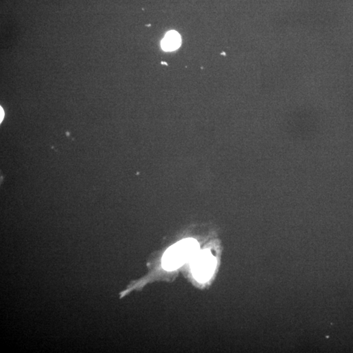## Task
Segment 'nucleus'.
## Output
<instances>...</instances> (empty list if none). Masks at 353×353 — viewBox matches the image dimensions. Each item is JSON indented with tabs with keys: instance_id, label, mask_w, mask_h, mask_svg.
<instances>
[{
	"instance_id": "obj_2",
	"label": "nucleus",
	"mask_w": 353,
	"mask_h": 353,
	"mask_svg": "<svg viewBox=\"0 0 353 353\" xmlns=\"http://www.w3.org/2000/svg\"><path fill=\"white\" fill-rule=\"evenodd\" d=\"M190 262L192 275L195 279L198 282L205 283L214 273L217 259L209 249L199 250Z\"/></svg>"
},
{
	"instance_id": "obj_4",
	"label": "nucleus",
	"mask_w": 353,
	"mask_h": 353,
	"mask_svg": "<svg viewBox=\"0 0 353 353\" xmlns=\"http://www.w3.org/2000/svg\"><path fill=\"white\" fill-rule=\"evenodd\" d=\"M0 112H1V117H0V122H2V120H4V109H2V107H1V108H0Z\"/></svg>"
},
{
	"instance_id": "obj_1",
	"label": "nucleus",
	"mask_w": 353,
	"mask_h": 353,
	"mask_svg": "<svg viewBox=\"0 0 353 353\" xmlns=\"http://www.w3.org/2000/svg\"><path fill=\"white\" fill-rule=\"evenodd\" d=\"M199 251V245L194 239H185L169 247L162 259L163 268L174 271L190 262Z\"/></svg>"
},
{
	"instance_id": "obj_3",
	"label": "nucleus",
	"mask_w": 353,
	"mask_h": 353,
	"mask_svg": "<svg viewBox=\"0 0 353 353\" xmlns=\"http://www.w3.org/2000/svg\"><path fill=\"white\" fill-rule=\"evenodd\" d=\"M181 39L180 35L175 31H170L166 34L162 41V48L166 51H170L178 49L181 46Z\"/></svg>"
}]
</instances>
